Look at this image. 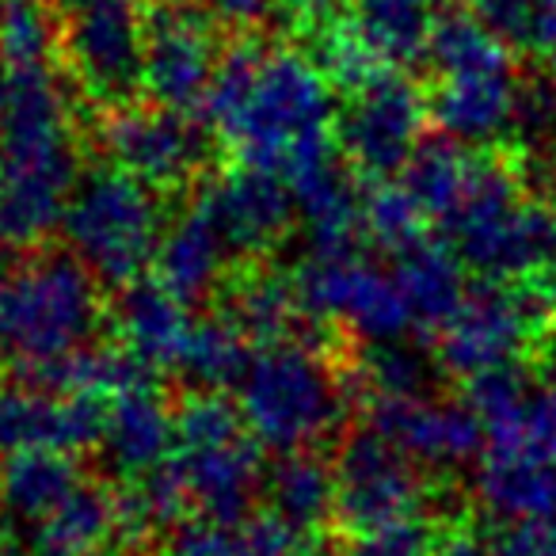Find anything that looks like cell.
<instances>
[{"mask_svg":"<svg viewBox=\"0 0 556 556\" xmlns=\"http://www.w3.org/2000/svg\"><path fill=\"white\" fill-rule=\"evenodd\" d=\"M206 115L240 168L267 172L294 191L336 164V100L325 70L302 54L240 42L222 58Z\"/></svg>","mask_w":556,"mask_h":556,"instance_id":"1","label":"cell"},{"mask_svg":"<svg viewBox=\"0 0 556 556\" xmlns=\"http://www.w3.org/2000/svg\"><path fill=\"white\" fill-rule=\"evenodd\" d=\"M77 187L73 108L50 65H0V232L35 244Z\"/></svg>","mask_w":556,"mask_h":556,"instance_id":"2","label":"cell"},{"mask_svg":"<svg viewBox=\"0 0 556 556\" xmlns=\"http://www.w3.org/2000/svg\"><path fill=\"white\" fill-rule=\"evenodd\" d=\"M103 320L100 278L65 252L0 270V358L24 378L77 355Z\"/></svg>","mask_w":556,"mask_h":556,"instance_id":"3","label":"cell"},{"mask_svg":"<svg viewBox=\"0 0 556 556\" xmlns=\"http://www.w3.org/2000/svg\"><path fill=\"white\" fill-rule=\"evenodd\" d=\"M427 58L439 73L427 108L446 138L462 146H492L518 123L522 96H518L507 39L492 31L484 20H477L472 12L442 16Z\"/></svg>","mask_w":556,"mask_h":556,"instance_id":"4","label":"cell"},{"mask_svg":"<svg viewBox=\"0 0 556 556\" xmlns=\"http://www.w3.org/2000/svg\"><path fill=\"white\" fill-rule=\"evenodd\" d=\"M237 389L248 431L278 454L320 446L348 416L343 381L309 343L298 340L263 343Z\"/></svg>","mask_w":556,"mask_h":556,"instance_id":"5","label":"cell"},{"mask_svg":"<svg viewBox=\"0 0 556 556\" xmlns=\"http://www.w3.org/2000/svg\"><path fill=\"white\" fill-rule=\"evenodd\" d=\"M156 187L123 164H103L77 179L62 229L73 255L108 287H130L156 263L164 210Z\"/></svg>","mask_w":556,"mask_h":556,"instance_id":"6","label":"cell"},{"mask_svg":"<svg viewBox=\"0 0 556 556\" xmlns=\"http://www.w3.org/2000/svg\"><path fill=\"white\" fill-rule=\"evenodd\" d=\"M446 244L484 278H518L556 260V210L522 199L495 161L480 156L457 206L442 217Z\"/></svg>","mask_w":556,"mask_h":556,"instance_id":"7","label":"cell"},{"mask_svg":"<svg viewBox=\"0 0 556 556\" xmlns=\"http://www.w3.org/2000/svg\"><path fill=\"white\" fill-rule=\"evenodd\" d=\"M176 469L202 518L237 526L263 488L260 439L225 396L199 393L176 412Z\"/></svg>","mask_w":556,"mask_h":556,"instance_id":"8","label":"cell"},{"mask_svg":"<svg viewBox=\"0 0 556 556\" xmlns=\"http://www.w3.org/2000/svg\"><path fill=\"white\" fill-rule=\"evenodd\" d=\"M298 305L317 320H340L370 343H393L416 328L396 275L374 267L358 248L313 252L294 275Z\"/></svg>","mask_w":556,"mask_h":556,"instance_id":"9","label":"cell"},{"mask_svg":"<svg viewBox=\"0 0 556 556\" xmlns=\"http://www.w3.org/2000/svg\"><path fill=\"white\" fill-rule=\"evenodd\" d=\"M146 20L141 0H73L62 50L77 88L100 108H130L146 92Z\"/></svg>","mask_w":556,"mask_h":556,"instance_id":"10","label":"cell"},{"mask_svg":"<svg viewBox=\"0 0 556 556\" xmlns=\"http://www.w3.org/2000/svg\"><path fill=\"white\" fill-rule=\"evenodd\" d=\"M548 309L545 294L533 290L503 287V282H484L465 302L457 305L454 317L442 325L439 358L457 378H477L488 370L515 366L541 332Z\"/></svg>","mask_w":556,"mask_h":556,"instance_id":"11","label":"cell"},{"mask_svg":"<svg viewBox=\"0 0 556 556\" xmlns=\"http://www.w3.org/2000/svg\"><path fill=\"white\" fill-rule=\"evenodd\" d=\"M427 115V96L389 65L348 92V108L336 123V141L363 176L386 179L404 172V164L412 161Z\"/></svg>","mask_w":556,"mask_h":556,"instance_id":"12","label":"cell"},{"mask_svg":"<svg viewBox=\"0 0 556 556\" xmlns=\"http://www.w3.org/2000/svg\"><path fill=\"white\" fill-rule=\"evenodd\" d=\"M424 510L416 462L374 427L351 434L336 465V518L351 533H363Z\"/></svg>","mask_w":556,"mask_h":556,"instance_id":"13","label":"cell"},{"mask_svg":"<svg viewBox=\"0 0 556 556\" xmlns=\"http://www.w3.org/2000/svg\"><path fill=\"white\" fill-rule=\"evenodd\" d=\"M214 27L202 12L184 4H156L146 20V92L172 111L206 103L222 70Z\"/></svg>","mask_w":556,"mask_h":556,"instance_id":"14","label":"cell"},{"mask_svg":"<svg viewBox=\"0 0 556 556\" xmlns=\"http://www.w3.org/2000/svg\"><path fill=\"white\" fill-rule=\"evenodd\" d=\"M103 141L115 164L130 168L156 191L164 187H179L210 156L206 126L191 118V111H172V108H118L111 111L108 126H103Z\"/></svg>","mask_w":556,"mask_h":556,"instance_id":"15","label":"cell"},{"mask_svg":"<svg viewBox=\"0 0 556 556\" xmlns=\"http://www.w3.org/2000/svg\"><path fill=\"white\" fill-rule=\"evenodd\" d=\"M370 427L401 454L427 469H462L484 454V419L472 404L427 401V396H378Z\"/></svg>","mask_w":556,"mask_h":556,"instance_id":"16","label":"cell"},{"mask_svg":"<svg viewBox=\"0 0 556 556\" xmlns=\"http://www.w3.org/2000/svg\"><path fill=\"white\" fill-rule=\"evenodd\" d=\"M108 396L58 393L42 386L0 389V457L31 446L77 450L100 446L108 424Z\"/></svg>","mask_w":556,"mask_h":556,"instance_id":"17","label":"cell"},{"mask_svg":"<svg viewBox=\"0 0 556 556\" xmlns=\"http://www.w3.org/2000/svg\"><path fill=\"white\" fill-rule=\"evenodd\" d=\"M194 206L217 229L229 255H240V260H255V255L270 252L294 222L287 184L255 168H240L237 176L206 184Z\"/></svg>","mask_w":556,"mask_h":556,"instance_id":"18","label":"cell"},{"mask_svg":"<svg viewBox=\"0 0 556 556\" xmlns=\"http://www.w3.org/2000/svg\"><path fill=\"white\" fill-rule=\"evenodd\" d=\"M115 332L118 348L130 351L146 370H176L194 332V317L187 313L184 298L164 287L161 278H138L123 287L115 305Z\"/></svg>","mask_w":556,"mask_h":556,"instance_id":"19","label":"cell"},{"mask_svg":"<svg viewBox=\"0 0 556 556\" xmlns=\"http://www.w3.org/2000/svg\"><path fill=\"white\" fill-rule=\"evenodd\" d=\"M100 450L103 462L126 480H138L146 472L161 469L164 457L176 450V416L153 393V381L126 389L111 401Z\"/></svg>","mask_w":556,"mask_h":556,"instance_id":"20","label":"cell"},{"mask_svg":"<svg viewBox=\"0 0 556 556\" xmlns=\"http://www.w3.org/2000/svg\"><path fill=\"white\" fill-rule=\"evenodd\" d=\"M446 0H348V24L378 54L381 65H408L427 58L446 16Z\"/></svg>","mask_w":556,"mask_h":556,"instance_id":"21","label":"cell"},{"mask_svg":"<svg viewBox=\"0 0 556 556\" xmlns=\"http://www.w3.org/2000/svg\"><path fill=\"white\" fill-rule=\"evenodd\" d=\"M80 484V469L70 450L31 446L4 454L0 462V510L16 518L24 530L50 515L73 488Z\"/></svg>","mask_w":556,"mask_h":556,"instance_id":"22","label":"cell"},{"mask_svg":"<svg viewBox=\"0 0 556 556\" xmlns=\"http://www.w3.org/2000/svg\"><path fill=\"white\" fill-rule=\"evenodd\" d=\"M118 533V500L80 480L42 522L27 530L35 556H96Z\"/></svg>","mask_w":556,"mask_h":556,"instance_id":"23","label":"cell"},{"mask_svg":"<svg viewBox=\"0 0 556 556\" xmlns=\"http://www.w3.org/2000/svg\"><path fill=\"white\" fill-rule=\"evenodd\" d=\"M393 275L419 328H442L469 294L462 278V255L442 240H416V244L393 252Z\"/></svg>","mask_w":556,"mask_h":556,"instance_id":"24","label":"cell"},{"mask_svg":"<svg viewBox=\"0 0 556 556\" xmlns=\"http://www.w3.org/2000/svg\"><path fill=\"white\" fill-rule=\"evenodd\" d=\"M225 260H229V248L206 222V214L194 206L191 214L164 229L161 252H156V278L191 305L217 287Z\"/></svg>","mask_w":556,"mask_h":556,"instance_id":"25","label":"cell"},{"mask_svg":"<svg viewBox=\"0 0 556 556\" xmlns=\"http://www.w3.org/2000/svg\"><path fill=\"white\" fill-rule=\"evenodd\" d=\"M480 500L488 510L507 518H548L556 515V469L530 462L522 454H495L484 450L480 462Z\"/></svg>","mask_w":556,"mask_h":556,"instance_id":"26","label":"cell"},{"mask_svg":"<svg viewBox=\"0 0 556 556\" xmlns=\"http://www.w3.org/2000/svg\"><path fill=\"white\" fill-rule=\"evenodd\" d=\"M294 194L302 202V222L313 252H351V248H358L355 237L366 229V194H358L336 164L305 187H298Z\"/></svg>","mask_w":556,"mask_h":556,"instance_id":"27","label":"cell"},{"mask_svg":"<svg viewBox=\"0 0 556 556\" xmlns=\"http://www.w3.org/2000/svg\"><path fill=\"white\" fill-rule=\"evenodd\" d=\"M263 492H267V507L275 515L302 530L317 533L328 522V515H336V472L320 457H313V450L282 454V462L263 480Z\"/></svg>","mask_w":556,"mask_h":556,"instance_id":"28","label":"cell"},{"mask_svg":"<svg viewBox=\"0 0 556 556\" xmlns=\"http://www.w3.org/2000/svg\"><path fill=\"white\" fill-rule=\"evenodd\" d=\"M480 153H469L462 141H427L412 153V161L404 164L401 184L416 194V202L424 206L427 217L442 222L450 210L457 206V199L469 187L472 172H477Z\"/></svg>","mask_w":556,"mask_h":556,"instance_id":"29","label":"cell"},{"mask_svg":"<svg viewBox=\"0 0 556 556\" xmlns=\"http://www.w3.org/2000/svg\"><path fill=\"white\" fill-rule=\"evenodd\" d=\"M248 336L232 325L225 313L210 320H194V332L187 340V351L179 358L176 370L191 381L194 389H206V393H222L229 386H240L248 363Z\"/></svg>","mask_w":556,"mask_h":556,"instance_id":"30","label":"cell"},{"mask_svg":"<svg viewBox=\"0 0 556 556\" xmlns=\"http://www.w3.org/2000/svg\"><path fill=\"white\" fill-rule=\"evenodd\" d=\"M488 446L495 454H522L556 469V378L530 386L507 416L484 424Z\"/></svg>","mask_w":556,"mask_h":556,"instance_id":"31","label":"cell"},{"mask_svg":"<svg viewBox=\"0 0 556 556\" xmlns=\"http://www.w3.org/2000/svg\"><path fill=\"white\" fill-rule=\"evenodd\" d=\"M222 313L252 343H275V340H287L290 320L302 313V305H298L294 282H287V278L248 275L244 282L232 287V294Z\"/></svg>","mask_w":556,"mask_h":556,"instance_id":"32","label":"cell"},{"mask_svg":"<svg viewBox=\"0 0 556 556\" xmlns=\"http://www.w3.org/2000/svg\"><path fill=\"white\" fill-rule=\"evenodd\" d=\"M54 42L47 0H0V65H47Z\"/></svg>","mask_w":556,"mask_h":556,"instance_id":"33","label":"cell"},{"mask_svg":"<svg viewBox=\"0 0 556 556\" xmlns=\"http://www.w3.org/2000/svg\"><path fill=\"white\" fill-rule=\"evenodd\" d=\"M424 206L404 184H381L378 191L366 194V232L386 252H401L424 240Z\"/></svg>","mask_w":556,"mask_h":556,"instance_id":"34","label":"cell"},{"mask_svg":"<svg viewBox=\"0 0 556 556\" xmlns=\"http://www.w3.org/2000/svg\"><path fill=\"white\" fill-rule=\"evenodd\" d=\"M366 381H370L374 396H424L431 366L424 363V355L412 348H404L401 340L393 343H374L366 351Z\"/></svg>","mask_w":556,"mask_h":556,"instance_id":"35","label":"cell"},{"mask_svg":"<svg viewBox=\"0 0 556 556\" xmlns=\"http://www.w3.org/2000/svg\"><path fill=\"white\" fill-rule=\"evenodd\" d=\"M439 541V526L424 510V515H408L396 522L374 526V530L351 533V556H434Z\"/></svg>","mask_w":556,"mask_h":556,"instance_id":"36","label":"cell"},{"mask_svg":"<svg viewBox=\"0 0 556 556\" xmlns=\"http://www.w3.org/2000/svg\"><path fill=\"white\" fill-rule=\"evenodd\" d=\"M240 530V545L244 556H317V541L313 530L287 522L275 510H260V515H248L237 522Z\"/></svg>","mask_w":556,"mask_h":556,"instance_id":"37","label":"cell"},{"mask_svg":"<svg viewBox=\"0 0 556 556\" xmlns=\"http://www.w3.org/2000/svg\"><path fill=\"white\" fill-rule=\"evenodd\" d=\"M161 556H244V545H240L237 526L214 522V518H194V522L179 526L172 533Z\"/></svg>","mask_w":556,"mask_h":556,"instance_id":"38","label":"cell"},{"mask_svg":"<svg viewBox=\"0 0 556 556\" xmlns=\"http://www.w3.org/2000/svg\"><path fill=\"white\" fill-rule=\"evenodd\" d=\"M465 9L510 42H538L541 0H465Z\"/></svg>","mask_w":556,"mask_h":556,"instance_id":"39","label":"cell"},{"mask_svg":"<svg viewBox=\"0 0 556 556\" xmlns=\"http://www.w3.org/2000/svg\"><path fill=\"white\" fill-rule=\"evenodd\" d=\"M492 556H556V515L507 518L488 545Z\"/></svg>","mask_w":556,"mask_h":556,"instance_id":"40","label":"cell"},{"mask_svg":"<svg viewBox=\"0 0 556 556\" xmlns=\"http://www.w3.org/2000/svg\"><path fill=\"white\" fill-rule=\"evenodd\" d=\"M298 31H320L336 20V0H270Z\"/></svg>","mask_w":556,"mask_h":556,"instance_id":"41","label":"cell"},{"mask_svg":"<svg viewBox=\"0 0 556 556\" xmlns=\"http://www.w3.org/2000/svg\"><path fill=\"white\" fill-rule=\"evenodd\" d=\"M191 4H199L214 20H229V24H255L270 9V0H191Z\"/></svg>","mask_w":556,"mask_h":556,"instance_id":"42","label":"cell"},{"mask_svg":"<svg viewBox=\"0 0 556 556\" xmlns=\"http://www.w3.org/2000/svg\"><path fill=\"white\" fill-rule=\"evenodd\" d=\"M538 42L548 50V77H553V88H556V0H541Z\"/></svg>","mask_w":556,"mask_h":556,"instance_id":"43","label":"cell"},{"mask_svg":"<svg viewBox=\"0 0 556 556\" xmlns=\"http://www.w3.org/2000/svg\"><path fill=\"white\" fill-rule=\"evenodd\" d=\"M434 556H492L480 541H472L469 533H454V538L439 541V548H434Z\"/></svg>","mask_w":556,"mask_h":556,"instance_id":"44","label":"cell"},{"mask_svg":"<svg viewBox=\"0 0 556 556\" xmlns=\"http://www.w3.org/2000/svg\"><path fill=\"white\" fill-rule=\"evenodd\" d=\"M541 294H545V302L556 309V260L545 267V282H541Z\"/></svg>","mask_w":556,"mask_h":556,"instance_id":"45","label":"cell"},{"mask_svg":"<svg viewBox=\"0 0 556 556\" xmlns=\"http://www.w3.org/2000/svg\"><path fill=\"white\" fill-rule=\"evenodd\" d=\"M4 252H9V237L0 232V260H4Z\"/></svg>","mask_w":556,"mask_h":556,"instance_id":"46","label":"cell"},{"mask_svg":"<svg viewBox=\"0 0 556 556\" xmlns=\"http://www.w3.org/2000/svg\"><path fill=\"white\" fill-rule=\"evenodd\" d=\"M47 4H73V0H47Z\"/></svg>","mask_w":556,"mask_h":556,"instance_id":"47","label":"cell"},{"mask_svg":"<svg viewBox=\"0 0 556 556\" xmlns=\"http://www.w3.org/2000/svg\"><path fill=\"white\" fill-rule=\"evenodd\" d=\"M0 545H4V533H0Z\"/></svg>","mask_w":556,"mask_h":556,"instance_id":"48","label":"cell"}]
</instances>
